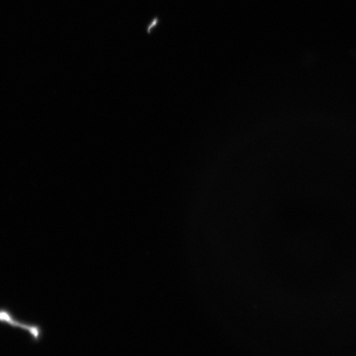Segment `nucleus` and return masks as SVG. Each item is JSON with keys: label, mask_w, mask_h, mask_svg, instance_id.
Masks as SVG:
<instances>
[{"label": "nucleus", "mask_w": 356, "mask_h": 356, "mask_svg": "<svg viewBox=\"0 0 356 356\" xmlns=\"http://www.w3.org/2000/svg\"><path fill=\"white\" fill-rule=\"evenodd\" d=\"M0 323L6 324L11 327L21 328L29 334L35 343L41 341L43 337V328L41 325L20 321L13 312L7 308H0Z\"/></svg>", "instance_id": "1"}]
</instances>
